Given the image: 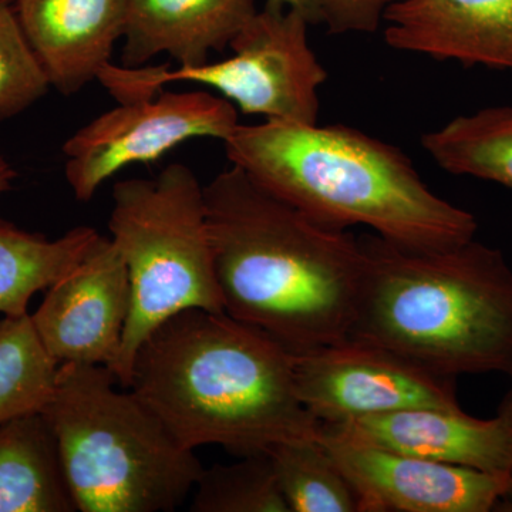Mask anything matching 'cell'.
I'll return each instance as SVG.
<instances>
[{
	"label": "cell",
	"instance_id": "1",
	"mask_svg": "<svg viewBox=\"0 0 512 512\" xmlns=\"http://www.w3.org/2000/svg\"><path fill=\"white\" fill-rule=\"evenodd\" d=\"M224 312L292 353L349 338L365 271L359 239L326 227L231 165L204 185Z\"/></svg>",
	"mask_w": 512,
	"mask_h": 512
},
{
	"label": "cell",
	"instance_id": "2",
	"mask_svg": "<svg viewBox=\"0 0 512 512\" xmlns=\"http://www.w3.org/2000/svg\"><path fill=\"white\" fill-rule=\"evenodd\" d=\"M295 353L225 312L185 311L141 343L127 389L178 443L218 444L238 457L281 441L319 439L296 393Z\"/></svg>",
	"mask_w": 512,
	"mask_h": 512
},
{
	"label": "cell",
	"instance_id": "3",
	"mask_svg": "<svg viewBox=\"0 0 512 512\" xmlns=\"http://www.w3.org/2000/svg\"><path fill=\"white\" fill-rule=\"evenodd\" d=\"M224 146L231 165L326 227L363 225L419 249L476 235V217L434 194L402 150L356 128L239 123Z\"/></svg>",
	"mask_w": 512,
	"mask_h": 512
},
{
	"label": "cell",
	"instance_id": "4",
	"mask_svg": "<svg viewBox=\"0 0 512 512\" xmlns=\"http://www.w3.org/2000/svg\"><path fill=\"white\" fill-rule=\"evenodd\" d=\"M362 288L350 339L456 377L512 375V269L476 239L448 248L360 238Z\"/></svg>",
	"mask_w": 512,
	"mask_h": 512
},
{
	"label": "cell",
	"instance_id": "5",
	"mask_svg": "<svg viewBox=\"0 0 512 512\" xmlns=\"http://www.w3.org/2000/svg\"><path fill=\"white\" fill-rule=\"evenodd\" d=\"M109 367L63 363L42 413L77 511L170 512L204 467Z\"/></svg>",
	"mask_w": 512,
	"mask_h": 512
},
{
	"label": "cell",
	"instance_id": "6",
	"mask_svg": "<svg viewBox=\"0 0 512 512\" xmlns=\"http://www.w3.org/2000/svg\"><path fill=\"white\" fill-rule=\"evenodd\" d=\"M109 229L131 291L119 356L109 370L127 389L138 348L164 320L185 309L221 313L224 305L204 185L187 165L171 164L156 178L114 185Z\"/></svg>",
	"mask_w": 512,
	"mask_h": 512
},
{
	"label": "cell",
	"instance_id": "7",
	"mask_svg": "<svg viewBox=\"0 0 512 512\" xmlns=\"http://www.w3.org/2000/svg\"><path fill=\"white\" fill-rule=\"evenodd\" d=\"M309 26L301 10L266 2L232 40L228 59L175 70L109 63L97 80L119 103L151 99L168 83L190 82L211 87L244 114L316 124L328 70L309 45Z\"/></svg>",
	"mask_w": 512,
	"mask_h": 512
},
{
	"label": "cell",
	"instance_id": "8",
	"mask_svg": "<svg viewBox=\"0 0 512 512\" xmlns=\"http://www.w3.org/2000/svg\"><path fill=\"white\" fill-rule=\"evenodd\" d=\"M238 124L237 107L207 92H160L120 103L64 143V175L74 197L90 201L123 168L153 163L194 138L225 141Z\"/></svg>",
	"mask_w": 512,
	"mask_h": 512
},
{
	"label": "cell",
	"instance_id": "9",
	"mask_svg": "<svg viewBox=\"0 0 512 512\" xmlns=\"http://www.w3.org/2000/svg\"><path fill=\"white\" fill-rule=\"evenodd\" d=\"M296 393L319 423L406 409H458L456 377L439 375L392 350L346 339L295 353Z\"/></svg>",
	"mask_w": 512,
	"mask_h": 512
},
{
	"label": "cell",
	"instance_id": "10",
	"mask_svg": "<svg viewBox=\"0 0 512 512\" xmlns=\"http://www.w3.org/2000/svg\"><path fill=\"white\" fill-rule=\"evenodd\" d=\"M126 262L113 239L99 235L72 271L47 288L30 315L43 346L59 365L111 366L130 313Z\"/></svg>",
	"mask_w": 512,
	"mask_h": 512
},
{
	"label": "cell",
	"instance_id": "11",
	"mask_svg": "<svg viewBox=\"0 0 512 512\" xmlns=\"http://www.w3.org/2000/svg\"><path fill=\"white\" fill-rule=\"evenodd\" d=\"M319 439L355 488L359 512H491L507 490L508 474Z\"/></svg>",
	"mask_w": 512,
	"mask_h": 512
},
{
	"label": "cell",
	"instance_id": "12",
	"mask_svg": "<svg viewBox=\"0 0 512 512\" xmlns=\"http://www.w3.org/2000/svg\"><path fill=\"white\" fill-rule=\"evenodd\" d=\"M403 456L508 474L512 436L503 414L477 419L458 409H406L320 423V436Z\"/></svg>",
	"mask_w": 512,
	"mask_h": 512
},
{
	"label": "cell",
	"instance_id": "13",
	"mask_svg": "<svg viewBox=\"0 0 512 512\" xmlns=\"http://www.w3.org/2000/svg\"><path fill=\"white\" fill-rule=\"evenodd\" d=\"M383 22L400 52L512 73V0H406Z\"/></svg>",
	"mask_w": 512,
	"mask_h": 512
},
{
	"label": "cell",
	"instance_id": "14",
	"mask_svg": "<svg viewBox=\"0 0 512 512\" xmlns=\"http://www.w3.org/2000/svg\"><path fill=\"white\" fill-rule=\"evenodd\" d=\"M15 9L50 86L72 96L111 63L128 0H15Z\"/></svg>",
	"mask_w": 512,
	"mask_h": 512
},
{
	"label": "cell",
	"instance_id": "15",
	"mask_svg": "<svg viewBox=\"0 0 512 512\" xmlns=\"http://www.w3.org/2000/svg\"><path fill=\"white\" fill-rule=\"evenodd\" d=\"M256 12L255 0H128L121 66L158 55L200 66L231 46Z\"/></svg>",
	"mask_w": 512,
	"mask_h": 512
},
{
	"label": "cell",
	"instance_id": "16",
	"mask_svg": "<svg viewBox=\"0 0 512 512\" xmlns=\"http://www.w3.org/2000/svg\"><path fill=\"white\" fill-rule=\"evenodd\" d=\"M77 511L42 413L0 426V512Z\"/></svg>",
	"mask_w": 512,
	"mask_h": 512
},
{
	"label": "cell",
	"instance_id": "17",
	"mask_svg": "<svg viewBox=\"0 0 512 512\" xmlns=\"http://www.w3.org/2000/svg\"><path fill=\"white\" fill-rule=\"evenodd\" d=\"M99 235L79 227L50 241L0 220V313L26 315L32 296L72 271Z\"/></svg>",
	"mask_w": 512,
	"mask_h": 512
},
{
	"label": "cell",
	"instance_id": "18",
	"mask_svg": "<svg viewBox=\"0 0 512 512\" xmlns=\"http://www.w3.org/2000/svg\"><path fill=\"white\" fill-rule=\"evenodd\" d=\"M436 164L454 175L493 181L512 190V107L458 116L421 138Z\"/></svg>",
	"mask_w": 512,
	"mask_h": 512
},
{
	"label": "cell",
	"instance_id": "19",
	"mask_svg": "<svg viewBox=\"0 0 512 512\" xmlns=\"http://www.w3.org/2000/svg\"><path fill=\"white\" fill-rule=\"evenodd\" d=\"M291 512H359L349 478L320 439L289 440L266 450Z\"/></svg>",
	"mask_w": 512,
	"mask_h": 512
},
{
	"label": "cell",
	"instance_id": "20",
	"mask_svg": "<svg viewBox=\"0 0 512 512\" xmlns=\"http://www.w3.org/2000/svg\"><path fill=\"white\" fill-rule=\"evenodd\" d=\"M59 366L29 313L0 322V426L42 412L55 389Z\"/></svg>",
	"mask_w": 512,
	"mask_h": 512
},
{
	"label": "cell",
	"instance_id": "21",
	"mask_svg": "<svg viewBox=\"0 0 512 512\" xmlns=\"http://www.w3.org/2000/svg\"><path fill=\"white\" fill-rule=\"evenodd\" d=\"M195 487L194 512H291L266 451L204 468Z\"/></svg>",
	"mask_w": 512,
	"mask_h": 512
},
{
	"label": "cell",
	"instance_id": "22",
	"mask_svg": "<svg viewBox=\"0 0 512 512\" xmlns=\"http://www.w3.org/2000/svg\"><path fill=\"white\" fill-rule=\"evenodd\" d=\"M49 77L30 47L13 0H0V119H9L42 99Z\"/></svg>",
	"mask_w": 512,
	"mask_h": 512
},
{
	"label": "cell",
	"instance_id": "23",
	"mask_svg": "<svg viewBox=\"0 0 512 512\" xmlns=\"http://www.w3.org/2000/svg\"><path fill=\"white\" fill-rule=\"evenodd\" d=\"M406 0H311L309 20L332 35L375 33L387 10Z\"/></svg>",
	"mask_w": 512,
	"mask_h": 512
},
{
	"label": "cell",
	"instance_id": "24",
	"mask_svg": "<svg viewBox=\"0 0 512 512\" xmlns=\"http://www.w3.org/2000/svg\"><path fill=\"white\" fill-rule=\"evenodd\" d=\"M498 413L503 414L504 419L507 420L512 436V392H508L507 396H505L504 402L501 403ZM495 511L512 512V464L510 471H508L507 490H505V493L503 494V497H501L500 503H498Z\"/></svg>",
	"mask_w": 512,
	"mask_h": 512
},
{
	"label": "cell",
	"instance_id": "25",
	"mask_svg": "<svg viewBox=\"0 0 512 512\" xmlns=\"http://www.w3.org/2000/svg\"><path fill=\"white\" fill-rule=\"evenodd\" d=\"M266 2L279 3V5L291 6V8L299 9L301 12L305 13L306 18L309 19V6H311V0H266ZM309 22H311V20H309Z\"/></svg>",
	"mask_w": 512,
	"mask_h": 512
},
{
	"label": "cell",
	"instance_id": "26",
	"mask_svg": "<svg viewBox=\"0 0 512 512\" xmlns=\"http://www.w3.org/2000/svg\"><path fill=\"white\" fill-rule=\"evenodd\" d=\"M15 175V171L10 168L9 164L0 168V192L9 190L10 184H12V180L15 178Z\"/></svg>",
	"mask_w": 512,
	"mask_h": 512
},
{
	"label": "cell",
	"instance_id": "27",
	"mask_svg": "<svg viewBox=\"0 0 512 512\" xmlns=\"http://www.w3.org/2000/svg\"><path fill=\"white\" fill-rule=\"evenodd\" d=\"M6 164L8 163H6V161L3 160L2 156H0V168L5 167Z\"/></svg>",
	"mask_w": 512,
	"mask_h": 512
},
{
	"label": "cell",
	"instance_id": "28",
	"mask_svg": "<svg viewBox=\"0 0 512 512\" xmlns=\"http://www.w3.org/2000/svg\"><path fill=\"white\" fill-rule=\"evenodd\" d=\"M510 379L512 380V375L510 376ZM510 392H512V387H511V390H510Z\"/></svg>",
	"mask_w": 512,
	"mask_h": 512
}]
</instances>
